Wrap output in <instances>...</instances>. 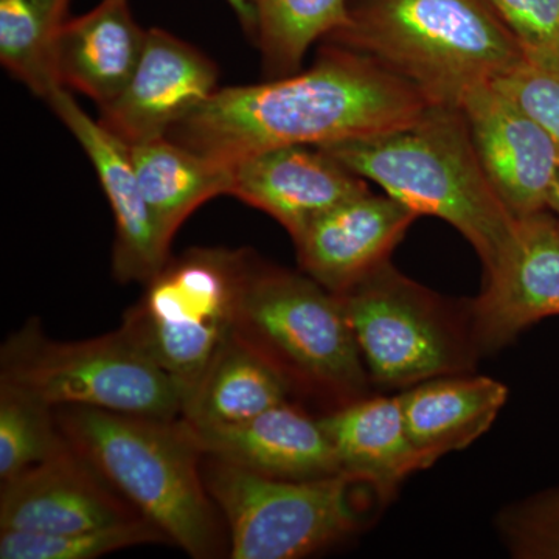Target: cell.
I'll use <instances>...</instances> for the list:
<instances>
[{"label": "cell", "instance_id": "6da1fadb", "mask_svg": "<svg viewBox=\"0 0 559 559\" xmlns=\"http://www.w3.org/2000/svg\"><path fill=\"white\" fill-rule=\"evenodd\" d=\"M429 106L377 61L330 44L305 72L216 90L167 138L231 165L282 146L322 148L396 130Z\"/></svg>", "mask_w": 559, "mask_h": 559}, {"label": "cell", "instance_id": "7a4b0ae2", "mask_svg": "<svg viewBox=\"0 0 559 559\" xmlns=\"http://www.w3.org/2000/svg\"><path fill=\"white\" fill-rule=\"evenodd\" d=\"M326 39L455 109L525 60L488 0H349L347 22Z\"/></svg>", "mask_w": 559, "mask_h": 559}, {"label": "cell", "instance_id": "3957f363", "mask_svg": "<svg viewBox=\"0 0 559 559\" xmlns=\"http://www.w3.org/2000/svg\"><path fill=\"white\" fill-rule=\"evenodd\" d=\"M322 150L418 216L447 221L485 271L509 241L516 218L492 189L462 109L432 105L396 130Z\"/></svg>", "mask_w": 559, "mask_h": 559}, {"label": "cell", "instance_id": "277c9868", "mask_svg": "<svg viewBox=\"0 0 559 559\" xmlns=\"http://www.w3.org/2000/svg\"><path fill=\"white\" fill-rule=\"evenodd\" d=\"M55 412L70 444L168 543L198 559L221 554L223 536L202 474V452L180 418L83 406Z\"/></svg>", "mask_w": 559, "mask_h": 559}, {"label": "cell", "instance_id": "5b68a950", "mask_svg": "<svg viewBox=\"0 0 559 559\" xmlns=\"http://www.w3.org/2000/svg\"><path fill=\"white\" fill-rule=\"evenodd\" d=\"M235 333L274 364L293 392L329 411L370 395L344 305L310 275L253 261Z\"/></svg>", "mask_w": 559, "mask_h": 559}, {"label": "cell", "instance_id": "8992f818", "mask_svg": "<svg viewBox=\"0 0 559 559\" xmlns=\"http://www.w3.org/2000/svg\"><path fill=\"white\" fill-rule=\"evenodd\" d=\"M0 384L58 409L94 407L157 419H179L186 389L116 330L95 340L60 342L31 319L3 342Z\"/></svg>", "mask_w": 559, "mask_h": 559}, {"label": "cell", "instance_id": "52a82bcc", "mask_svg": "<svg viewBox=\"0 0 559 559\" xmlns=\"http://www.w3.org/2000/svg\"><path fill=\"white\" fill-rule=\"evenodd\" d=\"M253 261L245 250L223 248L170 257L143 283L120 330L189 395L237 329Z\"/></svg>", "mask_w": 559, "mask_h": 559}, {"label": "cell", "instance_id": "ba28073f", "mask_svg": "<svg viewBox=\"0 0 559 559\" xmlns=\"http://www.w3.org/2000/svg\"><path fill=\"white\" fill-rule=\"evenodd\" d=\"M371 384L407 389L471 373L480 358L468 304L443 299L389 261L337 294Z\"/></svg>", "mask_w": 559, "mask_h": 559}, {"label": "cell", "instance_id": "9c48e42d", "mask_svg": "<svg viewBox=\"0 0 559 559\" xmlns=\"http://www.w3.org/2000/svg\"><path fill=\"white\" fill-rule=\"evenodd\" d=\"M202 474L229 527L231 559L308 557L353 535L362 521L356 491L366 485L344 473L274 479L207 457Z\"/></svg>", "mask_w": 559, "mask_h": 559}, {"label": "cell", "instance_id": "30bf717a", "mask_svg": "<svg viewBox=\"0 0 559 559\" xmlns=\"http://www.w3.org/2000/svg\"><path fill=\"white\" fill-rule=\"evenodd\" d=\"M480 356L511 344L539 320L559 316V223L547 210L520 216L484 289L468 301Z\"/></svg>", "mask_w": 559, "mask_h": 559}, {"label": "cell", "instance_id": "8fae6325", "mask_svg": "<svg viewBox=\"0 0 559 559\" xmlns=\"http://www.w3.org/2000/svg\"><path fill=\"white\" fill-rule=\"evenodd\" d=\"M47 105L72 132L98 180L116 221L112 267L119 282L146 283L170 259L171 238L162 229L140 186L131 146L80 108L68 90Z\"/></svg>", "mask_w": 559, "mask_h": 559}, {"label": "cell", "instance_id": "7c38bea8", "mask_svg": "<svg viewBox=\"0 0 559 559\" xmlns=\"http://www.w3.org/2000/svg\"><path fill=\"white\" fill-rule=\"evenodd\" d=\"M218 68L197 47L151 28L134 75L117 100L100 109V123L128 145L167 138L212 97Z\"/></svg>", "mask_w": 559, "mask_h": 559}, {"label": "cell", "instance_id": "4fadbf2b", "mask_svg": "<svg viewBox=\"0 0 559 559\" xmlns=\"http://www.w3.org/2000/svg\"><path fill=\"white\" fill-rule=\"evenodd\" d=\"M492 189L514 218L549 209L559 175V148L546 131L495 86L462 106Z\"/></svg>", "mask_w": 559, "mask_h": 559}, {"label": "cell", "instance_id": "5bb4252c", "mask_svg": "<svg viewBox=\"0 0 559 559\" xmlns=\"http://www.w3.org/2000/svg\"><path fill=\"white\" fill-rule=\"evenodd\" d=\"M139 516L72 444L61 454L2 481L0 489L2 530L68 533Z\"/></svg>", "mask_w": 559, "mask_h": 559}, {"label": "cell", "instance_id": "9a60e30c", "mask_svg": "<svg viewBox=\"0 0 559 559\" xmlns=\"http://www.w3.org/2000/svg\"><path fill=\"white\" fill-rule=\"evenodd\" d=\"M231 197L267 213L294 242L319 216L367 193V180L319 146L293 145L235 162Z\"/></svg>", "mask_w": 559, "mask_h": 559}, {"label": "cell", "instance_id": "2e32d148", "mask_svg": "<svg viewBox=\"0 0 559 559\" xmlns=\"http://www.w3.org/2000/svg\"><path fill=\"white\" fill-rule=\"evenodd\" d=\"M417 213L371 191L319 216L294 242L301 270L323 288L345 293L390 260Z\"/></svg>", "mask_w": 559, "mask_h": 559}, {"label": "cell", "instance_id": "e0dca14e", "mask_svg": "<svg viewBox=\"0 0 559 559\" xmlns=\"http://www.w3.org/2000/svg\"><path fill=\"white\" fill-rule=\"evenodd\" d=\"M183 426L204 457L219 459L261 476L312 480L341 473L320 417L290 401L238 425Z\"/></svg>", "mask_w": 559, "mask_h": 559}, {"label": "cell", "instance_id": "ac0fdd59", "mask_svg": "<svg viewBox=\"0 0 559 559\" xmlns=\"http://www.w3.org/2000/svg\"><path fill=\"white\" fill-rule=\"evenodd\" d=\"M146 32L135 21L130 0H102L61 28L53 53L58 81L105 108L134 75Z\"/></svg>", "mask_w": 559, "mask_h": 559}, {"label": "cell", "instance_id": "d6986e66", "mask_svg": "<svg viewBox=\"0 0 559 559\" xmlns=\"http://www.w3.org/2000/svg\"><path fill=\"white\" fill-rule=\"evenodd\" d=\"M341 473L373 491L380 502L393 498L411 474L426 469L412 443L400 395H367L320 415Z\"/></svg>", "mask_w": 559, "mask_h": 559}, {"label": "cell", "instance_id": "ffe728a7", "mask_svg": "<svg viewBox=\"0 0 559 559\" xmlns=\"http://www.w3.org/2000/svg\"><path fill=\"white\" fill-rule=\"evenodd\" d=\"M400 400L412 443L430 468L488 432L509 400V389L480 374H443L404 389Z\"/></svg>", "mask_w": 559, "mask_h": 559}, {"label": "cell", "instance_id": "44dd1931", "mask_svg": "<svg viewBox=\"0 0 559 559\" xmlns=\"http://www.w3.org/2000/svg\"><path fill=\"white\" fill-rule=\"evenodd\" d=\"M290 393L274 364L234 333L187 395L180 419L191 428L238 425L286 403Z\"/></svg>", "mask_w": 559, "mask_h": 559}, {"label": "cell", "instance_id": "7402d4cb", "mask_svg": "<svg viewBox=\"0 0 559 559\" xmlns=\"http://www.w3.org/2000/svg\"><path fill=\"white\" fill-rule=\"evenodd\" d=\"M130 146L143 194L171 240L194 210L230 193V165L168 138Z\"/></svg>", "mask_w": 559, "mask_h": 559}, {"label": "cell", "instance_id": "603a6c76", "mask_svg": "<svg viewBox=\"0 0 559 559\" xmlns=\"http://www.w3.org/2000/svg\"><path fill=\"white\" fill-rule=\"evenodd\" d=\"M72 0H0V61L44 102L64 90L55 73V44Z\"/></svg>", "mask_w": 559, "mask_h": 559}, {"label": "cell", "instance_id": "cb8c5ba5", "mask_svg": "<svg viewBox=\"0 0 559 559\" xmlns=\"http://www.w3.org/2000/svg\"><path fill=\"white\" fill-rule=\"evenodd\" d=\"M349 0H252L253 38L274 75L299 72L312 44L344 27Z\"/></svg>", "mask_w": 559, "mask_h": 559}, {"label": "cell", "instance_id": "d4e9b609", "mask_svg": "<svg viewBox=\"0 0 559 559\" xmlns=\"http://www.w3.org/2000/svg\"><path fill=\"white\" fill-rule=\"evenodd\" d=\"M69 447L53 407L0 384V481L61 454Z\"/></svg>", "mask_w": 559, "mask_h": 559}, {"label": "cell", "instance_id": "484cf974", "mask_svg": "<svg viewBox=\"0 0 559 559\" xmlns=\"http://www.w3.org/2000/svg\"><path fill=\"white\" fill-rule=\"evenodd\" d=\"M167 540L145 518L68 533L0 532L2 559H94L142 544Z\"/></svg>", "mask_w": 559, "mask_h": 559}, {"label": "cell", "instance_id": "4316f807", "mask_svg": "<svg viewBox=\"0 0 559 559\" xmlns=\"http://www.w3.org/2000/svg\"><path fill=\"white\" fill-rule=\"evenodd\" d=\"M496 528L513 558L559 559V487L503 507Z\"/></svg>", "mask_w": 559, "mask_h": 559}, {"label": "cell", "instance_id": "83f0119b", "mask_svg": "<svg viewBox=\"0 0 559 559\" xmlns=\"http://www.w3.org/2000/svg\"><path fill=\"white\" fill-rule=\"evenodd\" d=\"M525 60L559 68V0H488Z\"/></svg>", "mask_w": 559, "mask_h": 559}, {"label": "cell", "instance_id": "f1b7e54d", "mask_svg": "<svg viewBox=\"0 0 559 559\" xmlns=\"http://www.w3.org/2000/svg\"><path fill=\"white\" fill-rule=\"evenodd\" d=\"M495 86L538 123L559 148V68L524 60Z\"/></svg>", "mask_w": 559, "mask_h": 559}, {"label": "cell", "instance_id": "f546056e", "mask_svg": "<svg viewBox=\"0 0 559 559\" xmlns=\"http://www.w3.org/2000/svg\"><path fill=\"white\" fill-rule=\"evenodd\" d=\"M227 3L234 9L242 28L253 36L255 31V17H253L252 0H227Z\"/></svg>", "mask_w": 559, "mask_h": 559}, {"label": "cell", "instance_id": "4dcf8cb0", "mask_svg": "<svg viewBox=\"0 0 559 559\" xmlns=\"http://www.w3.org/2000/svg\"><path fill=\"white\" fill-rule=\"evenodd\" d=\"M549 210L555 213L559 223V175L549 198Z\"/></svg>", "mask_w": 559, "mask_h": 559}]
</instances>
